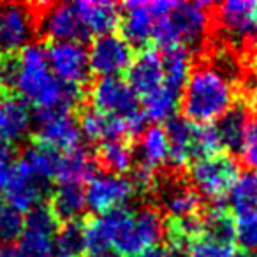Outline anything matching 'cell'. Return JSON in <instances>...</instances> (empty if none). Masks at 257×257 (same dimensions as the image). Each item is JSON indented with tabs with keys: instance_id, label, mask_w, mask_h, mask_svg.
Wrapping results in <instances>:
<instances>
[{
	"instance_id": "obj_1",
	"label": "cell",
	"mask_w": 257,
	"mask_h": 257,
	"mask_svg": "<svg viewBox=\"0 0 257 257\" xmlns=\"http://www.w3.org/2000/svg\"><path fill=\"white\" fill-rule=\"evenodd\" d=\"M0 81L13 86L15 95L37 114L71 111L81 99V90L69 88L53 76L43 44H29L15 57L0 60Z\"/></svg>"
},
{
	"instance_id": "obj_2",
	"label": "cell",
	"mask_w": 257,
	"mask_h": 257,
	"mask_svg": "<svg viewBox=\"0 0 257 257\" xmlns=\"http://www.w3.org/2000/svg\"><path fill=\"white\" fill-rule=\"evenodd\" d=\"M236 86L231 72L218 64L192 67L180 95L183 118L196 125H213L234 106Z\"/></svg>"
},
{
	"instance_id": "obj_3",
	"label": "cell",
	"mask_w": 257,
	"mask_h": 257,
	"mask_svg": "<svg viewBox=\"0 0 257 257\" xmlns=\"http://www.w3.org/2000/svg\"><path fill=\"white\" fill-rule=\"evenodd\" d=\"M208 2H175V8L155 25L154 41L161 46L199 48L211 27Z\"/></svg>"
},
{
	"instance_id": "obj_4",
	"label": "cell",
	"mask_w": 257,
	"mask_h": 257,
	"mask_svg": "<svg viewBox=\"0 0 257 257\" xmlns=\"http://www.w3.org/2000/svg\"><path fill=\"white\" fill-rule=\"evenodd\" d=\"M169 161L173 168H185L194 161L218 154L220 141L213 125H196L185 118H173L166 125Z\"/></svg>"
},
{
	"instance_id": "obj_5",
	"label": "cell",
	"mask_w": 257,
	"mask_h": 257,
	"mask_svg": "<svg viewBox=\"0 0 257 257\" xmlns=\"http://www.w3.org/2000/svg\"><path fill=\"white\" fill-rule=\"evenodd\" d=\"M88 99L93 109L125 121L131 134L143 131L145 114L141 111L140 97L131 88L127 79L99 78L88 90Z\"/></svg>"
},
{
	"instance_id": "obj_6",
	"label": "cell",
	"mask_w": 257,
	"mask_h": 257,
	"mask_svg": "<svg viewBox=\"0 0 257 257\" xmlns=\"http://www.w3.org/2000/svg\"><path fill=\"white\" fill-rule=\"evenodd\" d=\"M166 234L162 213L154 206L128 208L127 217L120 227L113 252L120 257H138L143 252L157 248Z\"/></svg>"
},
{
	"instance_id": "obj_7",
	"label": "cell",
	"mask_w": 257,
	"mask_h": 257,
	"mask_svg": "<svg viewBox=\"0 0 257 257\" xmlns=\"http://www.w3.org/2000/svg\"><path fill=\"white\" fill-rule=\"evenodd\" d=\"M238 175V162L231 155L220 152L197 159L189 169L190 187L199 197L203 196L210 201H218L227 196Z\"/></svg>"
},
{
	"instance_id": "obj_8",
	"label": "cell",
	"mask_w": 257,
	"mask_h": 257,
	"mask_svg": "<svg viewBox=\"0 0 257 257\" xmlns=\"http://www.w3.org/2000/svg\"><path fill=\"white\" fill-rule=\"evenodd\" d=\"M218 32L238 48L257 43V2L225 0L215 8Z\"/></svg>"
},
{
	"instance_id": "obj_9",
	"label": "cell",
	"mask_w": 257,
	"mask_h": 257,
	"mask_svg": "<svg viewBox=\"0 0 257 257\" xmlns=\"http://www.w3.org/2000/svg\"><path fill=\"white\" fill-rule=\"evenodd\" d=\"M46 58L53 76L69 88L81 90L90 78L88 50L83 43H50L46 46Z\"/></svg>"
},
{
	"instance_id": "obj_10",
	"label": "cell",
	"mask_w": 257,
	"mask_h": 257,
	"mask_svg": "<svg viewBox=\"0 0 257 257\" xmlns=\"http://www.w3.org/2000/svg\"><path fill=\"white\" fill-rule=\"evenodd\" d=\"M123 15L120 16V25L123 39L131 46H145L154 41V32L157 22L166 16L175 2L155 0V2H127L121 6Z\"/></svg>"
},
{
	"instance_id": "obj_11",
	"label": "cell",
	"mask_w": 257,
	"mask_h": 257,
	"mask_svg": "<svg viewBox=\"0 0 257 257\" xmlns=\"http://www.w3.org/2000/svg\"><path fill=\"white\" fill-rule=\"evenodd\" d=\"M58 220L50 211V208L39 206L30 211L23 220V229L20 234L18 253L20 257H50L57 246Z\"/></svg>"
},
{
	"instance_id": "obj_12",
	"label": "cell",
	"mask_w": 257,
	"mask_h": 257,
	"mask_svg": "<svg viewBox=\"0 0 257 257\" xmlns=\"http://www.w3.org/2000/svg\"><path fill=\"white\" fill-rule=\"evenodd\" d=\"M37 18L32 8L25 4L0 6V53L15 57L29 44H32Z\"/></svg>"
},
{
	"instance_id": "obj_13",
	"label": "cell",
	"mask_w": 257,
	"mask_h": 257,
	"mask_svg": "<svg viewBox=\"0 0 257 257\" xmlns=\"http://www.w3.org/2000/svg\"><path fill=\"white\" fill-rule=\"evenodd\" d=\"M136 185L127 176L99 173L86 182L85 197L86 206L97 211V215L125 208V204L136 194Z\"/></svg>"
},
{
	"instance_id": "obj_14",
	"label": "cell",
	"mask_w": 257,
	"mask_h": 257,
	"mask_svg": "<svg viewBox=\"0 0 257 257\" xmlns=\"http://www.w3.org/2000/svg\"><path fill=\"white\" fill-rule=\"evenodd\" d=\"M36 143L51 148L60 154L81 148V131L79 123L71 111H55V113L37 114Z\"/></svg>"
},
{
	"instance_id": "obj_15",
	"label": "cell",
	"mask_w": 257,
	"mask_h": 257,
	"mask_svg": "<svg viewBox=\"0 0 257 257\" xmlns=\"http://www.w3.org/2000/svg\"><path fill=\"white\" fill-rule=\"evenodd\" d=\"M133 58V46L114 34L95 37L88 50L90 71L99 78H116L127 72Z\"/></svg>"
},
{
	"instance_id": "obj_16",
	"label": "cell",
	"mask_w": 257,
	"mask_h": 257,
	"mask_svg": "<svg viewBox=\"0 0 257 257\" xmlns=\"http://www.w3.org/2000/svg\"><path fill=\"white\" fill-rule=\"evenodd\" d=\"M36 18L41 34L50 43H71V41L81 43L88 37L76 13L74 4L69 2L44 6Z\"/></svg>"
},
{
	"instance_id": "obj_17",
	"label": "cell",
	"mask_w": 257,
	"mask_h": 257,
	"mask_svg": "<svg viewBox=\"0 0 257 257\" xmlns=\"http://www.w3.org/2000/svg\"><path fill=\"white\" fill-rule=\"evenodd\" d=\"M127 211L128 208H118L97 215L83 224V252L90 257H107V253L113 252Z\"/></svg>"
},
{
	"instance_id": "obj_18",
	"label": "cell",
	"mask_w": 257,
	"mask_h": 257,
	"mask_svg": "<svg viewBox=\"0 0 257 257\" xmlns=\"http://www.w3.org/2000/svg\"><path fill=\"white\" fill-rule=\"evenodd\" d=\"M4 192L8 206L22 215L30 213L41 206V199L44 197V182L25 162L20 161L13 168Z\"/></svg>"
},
{
	"instance_id": "obj_19",
	"label": "cell",
	"mask_w": 257,
	"mask_h": 257,
	"mask_svg": "<svg viewBox=\"0 0 257 257\" xmlns=\"http://www.w3.org/2000/svg\"><path fill=\"white\" fill-rule=\"evenodd\" d=\"M32 125L30 107L18 95L0 90V147L11 148L29 134Z\"/></svg>"
},
{
	"instance_id": "obj_20",
	"label": "cell",
	"mask_w": 257,
	"mask_h": 257,
	"mask_svg": "<svg viewBox=\"0 0 257 257\" xmlns=\"http://www.w3.org/2000/svg\"><path fill=\"white\" fill-rule=\"evenodd\" d=\"M127 83L140 99L161 88L164 85L161 53L157 50L147 48L138 57H134L127 69Z\"/></svg>"
},
{
	"instance_id": "obj_21",
	"label": "cell",
	"mask_w": 257,
	"mask_h": 257,
	"mask_svg": "<svg viewBox=\"0 0 257 257\" xmlns=\"http://www.w3.org/2000/svg\"><path fill=\"white\" fill-rule=\"evenodd\" d=\"M81 25L86 36H106L120 25V9L113 2L104 0H81L74 2Z\"/></svg>"
},
{
	"instance_id": "obj_22",
	"label": "cell",
	"mask_w": 257,
	"mask_h": 257,
	"mask_svg": "<svg viewBox=\"0 0 257 257\" xmlns=\"http://www.w3.org/2000/svg\"><path fill=\"white\" fill-rule=\"evenodd\" d=\"M78 123L81 136L86 138L88 141H93V143L104 145L109 143V141L125 140V136H131V131H128L125 121L100 113L93 107L86 109L81 114Z\"/></svg>"
},
{
	"instance_id": "obj_23",
	"label": "cell",
	"mask_w": 257,
	"mask_h": 257,
	"mask_svg": "<svg viewBox=\"0 0 257 257\" xmlns=\"http://www.w3.org/2000/svg\"><path fill=\"white\" fill-rule=\"evenodd\" d=\"M138 169L157 173L169 161V145L166 131L159 125L148 127L141 133L138 148L134 150Z\"/></svg>"
},
{
	"instance_id": "obj_24",
	"label": "cell",
	"mask_w": 257,
	"mask_h": 257,
	"mask_svg": "<svg viewBox=\"0 0 257 257\" xmlns=\"http://www.w3.org/2000/svg\"><path fill=\"white\" fill-rule=\"evenodd\" d=\"M161 203L169 220L175 218H190L197 217L201 206V197L190 185L185 183H169L162 189Z\"/></svg>"
},
{
	"instance_id": "obj_25",
	"label": "cell",
	"mask_w": 257,
	"mask_h": 257,
	"mask_svg": "<svg viewBox=\"0 0 257 257\" xmlns=\"http://www.w3.org/2000/svg\"><path fill=\"white\" fill-rule=\"evenodd\" d=\"M95 175V161L85 150L67 152L60 154V162H58V171L55 182L58 185H83Z\"/></svg>"
},
{
	"instance_id": "obj_26",
	"label": "cell",
	"mask_w": 257,
	"mask_h": 257,
	"mask_svg": "<svg viewBox=\"0 0 257 257\" xmlns=\"http://www.w3.org/2000/svg\"><path fill=\"white\" fill-rule=\"evenodd\" d=\"M86 208L88 206H86L85 189L81 185H58L51 194L50 211L57 220L65 224L78 222Z\"/></svg>"
},
{
	"instance_id": "obj_27",
	"label": "cell",
	"mask_w": 257,
	"mask_h": 257,
	"mask_svg": "<svg viewBox=\"0 0 257 257\" xmlns=\"http://www.w3.org/2000/svg\"><path fill=\"white\" fill-rule=\"evenodd\" d=\"M162 71H164V85L169 88L182 92L192 72V57L187 48L173 46L166 48L161 53Z\"/></svg>"
},
{
	"instance_id": "obj_28",
	"label": "cell",
	"mask_w": 257,
	"mask_h": 257,
	"mask_svg": "<svg viewBox=\"0 0 257 257\" xmlns=\"http://www.w3.org/2000/svg\"><path fill=\"white\" fill-rule=\"evenodd\" d=\"M229 208L236 217H245L257 211V173L241 171L227 194Z\"/></svg>"
},
{
	"instance_id": "obj_29",
	"label": "cell",
	"mask_w": 257,
	"mask_h": 257,
	"mask_svg": "<svg viewBox=\"0 0 257 257\" xmlns=\"http://www.w3.org/2000/svg\"><path fill=\"white\" fill-rule=\"evenodd\" d=\"M248 120L250 118L245 107L239 106V104H234L217 123H213L218 141H220V147L227 148V150H239L243 138H245Z\"/></svg>"
},
{
	"instance_id": "obj_30",
	"label": "cell",
	"mask_w": 257,
	"mask_h": 257,
	"mask_svg": "<svg viewBox=\"0 0 257 257\" xmlns=\"http://www.w3.org/2000/svg\"><path fill=\"white\" fill-rule=\"evenodd\" d=\"M141 111L145 118L152 121H169L175 118V113L180 106V92L162 85L148 95L140 99Z\"/></svg>"
},
{
	"instance_id": "obj_31",
	"label": "cell",
	"mask_w": 257,
	"mask_h": 257,
	"mask_svg": "<svg viewBox=\"0 0 257 257\" xmlns=\"http://www.w3.org/2000/svg\"><path fill=\"white\" fill-rule=\"evenodd\" d=\"M97 161L104 168V173L123 176L133 169L136 157H134V148L128 145V141L116 140L100 145L97 152Z\"/></svg>"
},
{
	"instance_id": "obj_32",
	"label": "cell",
	"mask_w": 257,
	"mask_h": 257,
	"mask_svg": "<svg viewBox=\"0 0 257 257\" xmlns=\"http://www.w3.org/2000/svg\"><path fill=\"white\" fill-rule=\"evenodd\" d=\"M43 182L57 178L58 162H60V152H55L51 148H46L39 143H34L30 148H27L25 155L22 159Z\"/></svg>"
},
{
	"instance_id": "obj_33",
	"label": "cell",
	"mask_w": 257,
	"mask_h": 257,
	"mask_svg": "<svg viewBox=\"0 0 257 257\" xmlns=\"http://www.w3.org/2000/svg\"><path fill=\"white\" fill-rule=\"evenodd\" d=\"M201 234L213 236L218 239L234 241L236 238V224L231 213L224 206H213L201 217Z\"/></svg>"
},
{
	"instance_id": "obj_34",
	"label": "cell",
	"mask_w": 257,
	"mask_h": 257,
	"mask_svg": "<svg viewBox=\"0 0 257 257\" xmlns=\"http://www.w3.org/2000/svg\"><path fill=\"white\" fill-rule=\"evenodd\" d=\"M187 250H189V257H236L238 255L234 241L218 239L206 234L197 236Z\"/></svg>"
},
{
	"instance_id": "obj_35",
	"label": "cell",
	"mask_w": 257,
	"mask_h": 257,
	"mask_svg": "<svg viewBox=\"0 0 257 257\" xmlns=\"http://www.w3.org/2000/svg\"><path fill=\"white\" fill-rule=\"evenodd\" d=\"M58 253L67 257H76L83 252V225L78 222H69L58 229L57 234Z\"/></svg>"
},
{
	"instance_id": "obj_36",
	"label": "cell",
	"mask_w": 257,
	"mask_h": 257,
	"mask_svg": "<svg viewBox=\"0 0 257 257\" xmlns=\"http://www.w3.org/2000/svg\"><path fill=\"white\" fill-rule=\"evenodd\" d=\"M23 229V217L8 204L0 203V246L9 245L20 238Z\"/></svg>"
},
{
	"instance_id": "obj_37",
	"label": "cell",
	"mask_w": 257,
	"mask_h": 257,
	"mask_svg": "<svg viewBox=\"0 0 257 257\" xmlns=\"http://www.w3.org/2000/svg\"><path fill=\"white\" fill-rule=\"evenodd\" d=\"M236 239L245 252L257 253V211L245 217H239L236 222Z\"/></svg>"
},
{
	"instance_id": "obj_38",
	"label": "cell",
	"mask_w": 257,
	"mask_h": 257,
	"mask_svg": "<svg viewBox=\"0 0 257 257\" xmlns=\"http://www.w3.org/2000/svg\"><path fill=\"white\" fill-rule=\"evenodd\" d=\"M239 157L241 162L250 169V171L257 173V114L248 120L245 131V138L239 147Z\"/></svg>"
},
{
	"instance_id": "obj_39",
	"label": "cell",
	"mask_w": 257,
	"mask_h": 257,
	"mask_svg": "<svg viewBox=\"0 0 257 257\" xmlns=\"http://www.w3.org/2000/svg\"><path fill=\"white\" fill-rule=\"evenodd\" d=\"M15 159H13V152L9 147H0V190L4 192L6 185L9 182V176L15 168Z\"/></svg>"
},
{
	"instance_id": "obj_40",
	"label": "cell",
	"mask_w": 257,
	"mask_h": 257,
	"mask_svg": "<svg viewBox=\"0 0 257 257\" xmlns=\"http://www.w3.org/2000/svg\"><path fill=\"white\" fill-rule=\"evenodd\" d=\"M0 257H20L18 248L13 245H4L0 246Z\"/></svg>"
},
{
	"instance_id": "obj_41",
	"label": "cell",
	"mask_w": 257,
	"mask_h": 257,
	"mask_svg": "<svg viewBox=\"0 0 257 257\" xmlns=\"http://www.w3.org/2000/svg\"><path fill=\"white\" fill-rule=\"evenodd\" d=\"M236 257H253V253L250 252H245V250H241V252H238V255Z\"/></svg>"
},
{
	"instance_id": "obj_42",
	"label": "cell",
	"mask_w": 257,
	"mask_h": 257,
	"mask_svg": "<svg viewBox=\"0 0 257 257\" xmlns=\"http://www.w3.org/2000/svg\"><path fill=\"white\" fill-rule=\"evenodd\" d=\"M50 257H67V255H62V253H53V255H50Z\"/></svg>"
},
{
	"instance_id": "obj_43",
	"label": "cell",
	"mask_w": 257,
	"mask_h": 257,
	"mask_svg": "<svg viewBox=\"0 0 257 257\" xmlns=\"http://www.w3.org/2000/svg\"><path fill=\"white\" fill-rule=\"evenodd\" d=\"M253 99H255V104H257V90H255V93H253Z\"/></svg>"
},
{
	"instance_id": "obj_44",
	"label": "cell",
	"mask_w": 257,
	"mask_h": 257,
	"mask_svg": "<svg viewBox=\"0 0 257 257\" xmlns=\"http://www.w3.org/2000/svg\"><path fill=\"white\" fill-rule=\"evenodd\" d=\"M0 197H2V190H0Z\"/></svg>"
},
{
	"instance_id": "obj_45",
	"label": "cell",
	"mask_w": 257,
	"mask_h": 257,
	"mask_svg": "<svg viewBox=\"0 0 257 257\" xmlns=\"http://www.w3.org/2000/svg\"><path fill=\"white\" fill-rule=\"evenodd\" d=\"M86 257H90V255H86Z\"/></svg>"
}]
</instances>
